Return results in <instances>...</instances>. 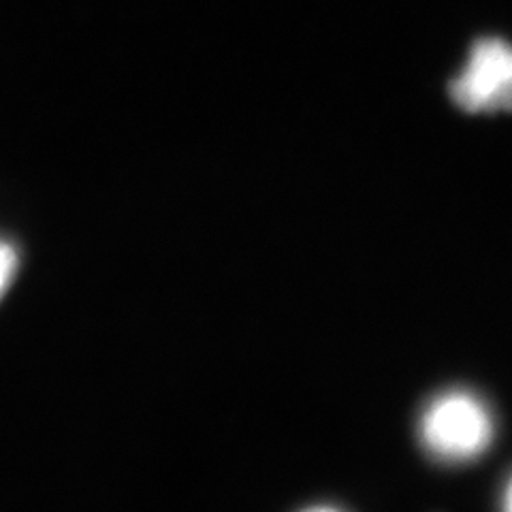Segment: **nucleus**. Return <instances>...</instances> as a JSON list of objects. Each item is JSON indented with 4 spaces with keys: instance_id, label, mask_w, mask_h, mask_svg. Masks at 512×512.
<instances>
[{
    "instance_id": "nucleus-1",
    "label": "nucleus",
    "mask_w": 512,
    "mask_h": 512,
    "mask_svg": "<svg viewBox=\"0 0 512 512\" xmlns=\"http://www.w3.org/2000/svg\"><path fill=\"white\" fill-rule=\"evenodd\" d=\"M495 419L487 402L468 389H448L431 397L419 419V440L429 457L468 463L487 453Z\"/></svg>"
},
{
    "instance_id": "nucleus-2",
    "label": "nucleus",
    "mask_w": 512,
    "mask_h": 512,
    "mask_svg": "<svg viewBox=\"0 0 512 512\" xmlns=\"http://www.w3.org/2000/svg\"><path fill=\"white\" fill-rule=\"evenodd\" d=\"M453 103L468 114L512 109V45L502 39L474 43L466 69L451 82Z\"/></svg>"
},
{
    "instance_id": "nucleus-3",
    "label": "nucleus",
    "mask_w": 512,
    "mask_h": 512,
    "mask_svg": "<svg viewBox=\"0 0 512 512\" xmlns=\"http://www.w3.org/2000/svg\"><path fill=\"white\" fill-rule=\"evenodd\" d=\"M15 274H18V252L0 239V299L9 291Z\"/></svg>"
},
{
    "instance_id": "nucleus-4",
    "label": "nucleus",
    "mask_w": 512,
    "mask_h": 512,
    "mask_svg": "<svg viewBox=\"0 0 512 512\" xmlns=\"http://www.w3.org/2000/svg\"><path fill=\"white\" fill-rule=\"evenodd\" d=\"M502 512H512V476L508 478L502 493Z\"/></svg>"
},
{
    "instance_id": "nucleus-5",
    "label": "nucleus",
    "mask_w": 512,
    "mask_h": 512,
    "mask_svg": "<svg viewBox=\"0 0 512 512\" xmlns=\"http://www.w3.org/2000/svg\"><path fill=\"white\" fill-rule=\"evenodd\" d=\"M301 512H344V510L335 508V506H325V504H320V506H310V508H303Z\"/></svg>"
}]
</instances>
